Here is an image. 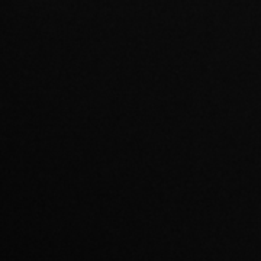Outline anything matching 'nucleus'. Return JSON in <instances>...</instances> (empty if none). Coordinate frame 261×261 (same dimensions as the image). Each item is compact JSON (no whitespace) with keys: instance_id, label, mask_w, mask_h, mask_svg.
Returning <instances> with one entry per match:
<instances>
[]
</instances>
